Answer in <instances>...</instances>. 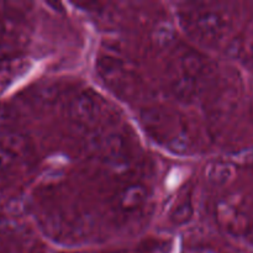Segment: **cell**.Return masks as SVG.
Masks as SVG:
<instances>
[{
  "label": "cell",
  "instance_id": "cell-1",
  "mask_svg": "<svg viewBox=\"0 0 253 253\" xmlns=\"http://www.w3.org/2000/svg\"><path fill=\"white\" fill-rule=\"evenodd\" d=\"M190 31L205 42L217 41L224 36L227 29V20L222 12L207 5H195L184 11Z\"/></svg>",
  "mask_w": 253,
  "mask_h": 253
},
{
  "label": "cell",
  "instance_id": "cell-2",
  "mask_svg": "<svg viewBox=\"0 0 253 253\" xmlns=\"http://www.w3.org/2000/svg\"><path fill=\"white\" fill-rule=\"evenodd\" d=\"M217 219L221 226L234 236H250L253 234L251 215L239 200H222L217 205Z\"/></svg>",
  "mask_w": 253,
  "mask_h": 253
},
{
  "label": "cell",
  "instance_id": "cell-3",
  "mask_svg": "<svg viewBox=\"0 0 253 253\" xmlns=\"http://www.w3.org/2000/svg\"><path fill=\"white\" fill-rule=\"evenodd\" d=\"M26 140L12 131L0 132V178L9 174L26 151Z\"/></svg>",
  "mask_w": 253,
  "mask_h": 253
},
{
  "label": "cell",
  "instance_id": "cell-4",
  "mask_svg": "<svg viewBox=\"0 0 253 253\" xmlns=\"http://www.w3.org/2000/svg\"><path fill=\"white\" fill-rule=\"evenodd\" d=\"M69 116L76 123L90 126L99 120L103 111L100 100L91 93H81L69 104Z\"/></svg>",
  "mask_w": 253,
  "mask_h": 253
},
{
  "label": "cell",
  "instance_id": "cell-5",
  "mask_svg": "<svg viewBox=\"0 0 253 253\" xmlns=\"http://www.w3.org/2000/svg\"><path fill=\"white\" fill-rule=\"evenodd\" d=\"M147 200V189L140 183H131L119 190L115 198V205L124 214H133L145 205Z\"/></svg>",
  "mask_w": 253,
  "mask_h": 253
},
{
  "label": "cell",
  "instance_id": "cell-6",
  "mask_svg": "<svg viewBox=\"0 0 253 253\" xmlns=\"http://www.w3.org/2000/svg\"><path fill=\"white\" fill-rule=\"evenodd\" d=\"M98 68L105 83L116 88H123L126 78V68L123 62L114 57H105L99 61Z\"/></svg>",
  "mask_w": 253,
  "mask_h": 253
},
{
  "label": "cell",
  "instance_id": "cell-7",
  "mask_svg": "<svg viewBox=\"0 0 253 253\" xmlns=\"http://www.w3.org/2000/svg\"><path fill=\"white\" fill-rule=\"evenodd\" d=\"M208 179L211 183L217 185H222L229 183L234 178L235 169L230 163L225 162H216L212 163L208 168Z\"/></svg>",
  "mask_w": 253,
  "mask_h": 253
},
{
  "label": "cell",
  "instance_id": "cell-8",
  "mask_svg": "<svg viewBox=\"0 0 253 253\" xmlns=\"http://www.w3.org/2000/svg\"><path fill=\"white\" fill-rule=\"evenodd\" d=\"M192 212L193 210L190 202H183L175 207L174 211L172 214V220L175 224H185V222H188L190 220Z\"/></svg>",
  "mask_w": 253,
  "mask_h": 253
},
{
  "label": "cell",
  "instance_id": "cell-9",
  "mask_svg": "<svg viewBox=\"0 0 253 253\" xmlns=\"http://www.w3.org/2000/svg\"><path fill=\"white\" fill-rule=\"evenodd\" d=\"M172 27L168 25H162L158 27L155 32V40L160 46H168L173 41V31Z\"/></svg>",
  "mask_w": 253,
  "mask_h": 253
},
{
  "label": "cell",
  "instance_id": "cell-10",
  "mask_svg": "<svg viewBox=\"0 0 253 253\" xmlns=\"http://www.w3.org/2000/svg\"><path fill=\"white\" fill-rule=\"evenodd\" d=\"M138 253H167V250L162 245H152V246L143 247Z\"/></svg>",
  "mask_w": 253,
  "mask_h": 253
},
{
  "label": "cell",
  "instance_id": "cell-11",
  "mask_svg": "<svg viewBox=\"0 0 253 253\" xmlns=\"http://www.w3.org/2000/svg\"><path fill=\"white\" fill-rule=\"evenodd\" d=\"M252 235H253V234H252Z\"/></svg>",
  "mask_w": 253,
  "mask_h": 253
}]
</instances>
